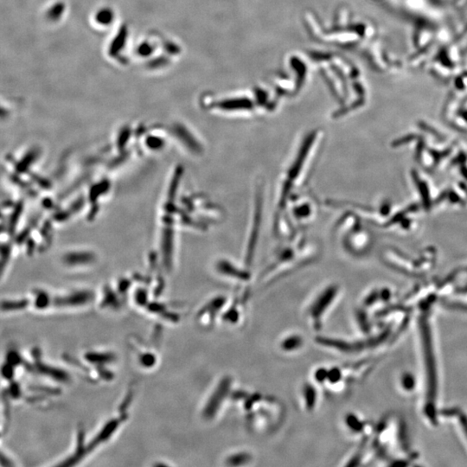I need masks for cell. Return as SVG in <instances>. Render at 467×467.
I'll list each match as a JSON object with an SVG mask.
<instances>
[{
    "label": "cell",
    "instance_id": "5",
    "mask_svg": "<svg viewBox=\"0 0 467 467\" xmlns=\"http://www.w3.org/2000/svg\"><path fill=\"white\" fill-rule=\"evenodd\" d=\"M303 391H304L305 406L307 407L308 410L313 409V407H315L316 400H317V393H316L315 389L312 386L305 385Z\"/></svg>",
    "mask_w": 467,
    "mask_h": 467
},
{
    "label": "cell",
    "instance_id": "3",
    "mask_svg": "<svg viewBox=\"0 0 467 467\" xmlns=\"http://www.w3.org/2000/svg\"><path fill=\"white\" fill-rule=\"evenodd\" d=\"M217 268L220 272H222L223 275L231 277V278H235V279H240V280H245L248 279V274L241 269H238L234 266L232 265L230 262L226 261H222L217 264Z\"/></svg>",
    "mask_w": 467,
    "mask_h": 467
},
{
    "label": "cell",
    "instance_id": "6",
    "mask_svg": "<svg viewBox=\"0 0 467 467\" xmlns=\"http://www.w3.org/2000/svg\"><path fill=\"white\" fill-rule=\"evenodd\" d=\"M249 460H250V457L247 453L236 454V455H233L228 458V465H231V466L244 465L245 463H248Z\"/></svg>",
    "mask_w": 467,
    "mask_h": 467
},
{
    "label": "cell",
    "instance_id": "4",
    "mask_svg": "<svg viewBox=\"0 0 467 467\" xmlns=\"http://www.w3.org/2000/svg\"><path fill=\"white\" fill-rule=\"evenodd\" d=\"M302 344H303V340L300 336L293 335V336H288L282 341L281 348L285 351H293L300 348Z\"/></svg>",
    "mask_w": 467,
    "mask_h": 467
},
{
    "label": "cell",
    "instance_id": "1",
    "mask_svg": "<svg viewBox=\"0 0 467 467\" xmlns=\"http://www.w3.org/2000/svg\"><path fill=\"white\" fill-rule=\"evenodd\" d=\"M337 288L334 286L328 287L323 291L318 297L316 298L314 302L311 304L309 309V316L311 317L313 323L319 326L325 312L333 304L334 299L336 298Z\"/></svg>",
    "mask_w": 467,
    "mask_h": 467
},
{
    "label": "cell",
    "instance_id": "2",
    "mask_svg": "<svg viewBox=\"0 0 467 467\" xmlns=\"http://www.w3.org/2000/svg\"><path fill=\"white\" fill-rule=\"evenodd\" d=\"M230 387H231V379L228 377L221 380V382L218 383L216 390L209 397V400H208L203 409V416L207 420H211L218 413L221 405L223 403L227 395L229 394Z\"/></svg>",
    "mask_w": 467,
    "mask_h": 467
}]
</instances>
